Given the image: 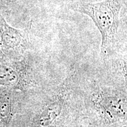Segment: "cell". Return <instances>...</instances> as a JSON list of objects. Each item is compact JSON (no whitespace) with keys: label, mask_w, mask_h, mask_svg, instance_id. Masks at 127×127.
Listing matches in <instances>:
<instances>
[{"label":"cell","mask_w":127,"mask_h":127,"mask_svg":"<svg viewBox=\"0 0 127 127\" xmlns=\"http://www.w3.org/2000/svg\"><path fill=\"white\" fill-rule=\"evenodd\" d=\"M17 1H18V0H7V2H15Z\"/></svg>","instance_id":"obj_8"},{"label":"cell","mask_w":127,"mask_h":127,"mask_svg":"<svg viewBox=\"0 0 127 127\" xmlns=\"http://www.w3.org/2000/svg\"><path fill=\"white\" fill-rule=\"evenodd\" d=\"M25 61L9 63L0 60V85L19 89L27 90L32 83V74Z\"/></svg>","instance_id":"obj_4"},{"label":"cell","mask_w":127,"mask_h":127,"mask_svg":"<svg viewBox=\"0 0 127 127\" xmlns=\"http://www.w3.org/2000/svg\"><path fill=\"white\" fill-rule=\"evenodd\" d=\"M123 4L124 0H103L72 5L73 10L88 16L99 30L101 36V58L118 44L120 14Z\"/></svg>","instance_id":"obj_2"},{"label":"cell","mask_w":127,"mask_h":127,"mask_svg":"<svg viewBox=\"0 0 127 127\" xmlns=\"http://www.w3.org/2000/svg\"><path fill=\"white\" fill-rule=\"evenodd\" d=\"M120 25H123L127 32V0H124V4L120 14ZM123 44L127 46V43Z\"/></svg>","instance_id":"obj_6"},{"label":"cell","mask_w":127,"mask_h":127,"mask_svg":"<svg viewBox=\"0 0 127 127\" xmlns=\"http://www.w3.org/2000/svg\"><path fill=\"white\" fill-rule=\"evenodd\" d=\"M0 54L3 55L2 50V45H1V39H0Z\"/></svg>","instance_id":"obj_7"},{"label":"cell","mask_w":127,"mask_h":127,"mask_svg":"<svg viewBox=\"0 0 127 127\" xmlns=\"http://www.w3.org/2000/svg\"><path fill=\"white\" fill-rule=\"evenodd\" d=\"M84 121L97 127H127V94L107 83L96 72L77 69Z\"/></svg>","instance_id":"obj_1"},{"label":"cell","mask_w":127,"mask_h":127,"mask_svg":"<svg viewBox=\"0 0 127 127\" xmlns=\"http://www.w3.org/2000/svg\"><path fill=\"white\" fill-rule=\"evenodd\" d=\"M97 69L107 83L127 94V46L117 44L110 52L101 58Z\"/></svg>","instance_id":"obj_3"},{"label":"cell","mask_w":127,"mask_h":127,"mask_svg":"<svg viewBox=\"0 0 127 127\" xmlns=\"http://www.w3.org/2000/svg\"><path fill=\"white\" fill-rule=\"evenodd\" d=\"M0 39L2 53L21 54L30 48L28 33L25 30L16 29L10 25L0 14Z\"/></svg>","instance_id":"obj_5"}]
</instances>
